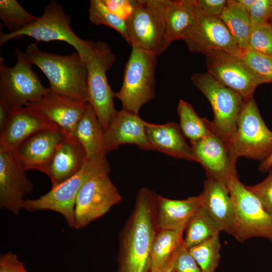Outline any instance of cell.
I'll return each instance as SVG.
<instances>
[{
	"mask_svg": "<svg viewBox=\"0 0 272 272\" xmlns=\"http://www.w3.org/2000/svg\"><path fill=\"white\" fill-rule=\"evenodd\" d=\"M158 195L141 188L134 209L119 234L117 272H150L157 223Z\"/></svg>",
	"mask_w": 272,
	"mask_h": 272,
	"instance_id": "6da1fadb",
	"label": "cell"
},
{
	"mask_svg": "<svg viewBox=\"0 0 272 272\" xmlns=\"http://www.w3.org/2000/svg\"><path fill=\"white\" fill-rule=\"evenodd\" d=\"M25 53L47 77L51 89L88 102L86 64L77 52L64 55L53 54L42 51L37 43H32Z\"/></svg>",
	"mask_w": 272,
	"mask_h": 272,
	"instance_id": "7a4b0ae2",
	"label": "cell"
},
{
	"mask_svg": "<svg viewBox=\"0 0 272 272\" xmlns=\"http://www.w3.org/2000/svg\"><path fill=\"white\" fill-rule=\"evenodd\" d=\"M157 57L151 52L131 45L122 86L114 93L122 109L139 113L142 107L154 98Z\"/></svg>",
	"mask_w": 272,
	"mask_h": 272,
	"instance_id": "3957f363",
	"label": "cell"
},
{
	"mask_svg": "<svg viewBox=\"0 0 272 272\" xmlns=\"http://www.w3.org/2000/svg\"><path fill=\"white\" fill-rule=\"evenodd\" d=\"M228 150L235 165L241 157L262 162L272 154V131L263 121L253 97L244 100L236 131L228 144Z\"/></svg>",
	"mask_w": 272,
	"mask_h": 272,
	"instance_id": "277c9868",
	"label": "cell"
},
{
	"mask_svg": "<svg viewBox=\"0 0 272 272\" xmlns=\"http://www.w3.org/2000/svg\"><path fill=\"white\" fill-rule=\"evenodd\" d=\"M227 186L233 208L229 234L240 242L253 237L272 241V218L259 199L238 177H232Z\"/></svg>",
	"mask_w": 272,
	"mask_h": 272,
	"instance_id": "5b68a950",
	"label": "cell"
},
{
	"mask_svg": "<svg viewBox=\"0 0 272 272\" xmlns=\"http://www.w3.org/2000/svg\"><path fill=\"white\" fill-rule=\"evenodd\" d=\"M116 57L107 43L93 42L85 60L87 71V102L94 110L104 130L108 128L116 112L114 93L109 86L106 73Z\"/></svg>",
	"mask_w": 272,
	"mask_h": 272,
	"instance_id": "8992f818",
	"label": "cell"
},
{
	"mask_svg": "<svg viewBox=\"0 0 272 272\" xmlns=\"http://www.w3.org/2000/svg\"><path fill=\"white\" fill-rule=\"evenodd\" d=\"M22 36H27L38 41H64L73 46L85 61L93 42L79 37L71 27V18L63 7L55 1L46 6L42 15L34 23L18 32L0 33V45Z\"/></svg>",
	"mask_w": 272,
	"mask_h": 272,
	"instance_id": "52a82bcc",
	"label": "cell"
},
{
	"mask_svg": "<svg viewBox=\"0 0 272 272\" xmlns=\"http://www.w3.org/2000/svg\"><path fill=\"white\" fill-rule=\"evenodd\" d=\"M165 0H137L126 21L128 43L158 56L171 45L166 37Z\"/></svg>",
	"mask_w": 272,
	"mask_h": 272,
	"instance_id": "ba28073f",
	"label": "cell"
},
{
	"mask_svg": "<svg viewBox=\"0 0 272 272\" xmlns=\"http://www.w3.org/2000/svg\"><path fill=\"white\" fill-rule=\"evenodd\" d=\"M109 172L107 160L100 162L87 161L78 172L52 187L45 194L36 199H25L23 209L29 212H55L64 218L70 228H74L75 203L80 190L91 178Z\"/></svg>",
	"mask_w": 272,
	"mask_h": 272,
	"instance_id": "9c48e42d",
	"label": "cell"
},
{
	"mask_svg": "<svg viewBox=\"0 0 272 272\" xmlns=\"http://www.w3.org/2000/svg\"><path fill=\"white\" fill-rule=\"evenodd\" d=\"M191 80L209 101L214 113L213 129L228 146L236 133L244 98L208 72L194 73Z\"/></svg>",
	"mask_w": 272,
	"mask_h": 272,
	"instance_id": "30bf717a",
	"label": "cell"
},
{
	"mask_svg": "<svg viewBox=\"0 0 272 272\" xmlns=\"http://www.w3.org/2000/svg\"><path fill=\"white\" fill-rule=\"evenodd\" d=\"M17 61L13 67L0 59V102L11 109L25 106L39 100L48 91L33 71V64L25 52L16 49Z\"/></svg>",
	"mask_w": 272,
	"mask_h": 272,
	"instance_id": "8fae6325",
	"label": "cell"
},
{
	"mask_svg": "<svg viewBox=\"0 0 272 272\" xmlns=\"http://www.w3.org/2000/svg\"><path fill=\"white\" fill-rule=\"evenodd\" d=\"M207 72L244 99L253 97L256 88L266 83L241 56L219 49L206 52Z\"/></svg>",
	"mask_w": 272,
	"mask_h": 272,
	"instance_id": "7c38bea8",
	"label": "cell"
},
{
	"mask_svg": "<svg viewBox=\"0 0 272 272\" xmlns=\"http://www.w3.org/2000/svg\"><path fill=\"white\" fill-rule=\"evenodd\" d=\"M122 197L109 177L99 175L86 182L80 190L75 203L74 226L80 229L107 213Z\"/></svg>",
	"mask_w": 272,
	"mask_h": 272,
	"instance_id": "4fadbf2b",
	"label": "cell"
},
{
	"mask_svg": "<svg viewBox=\"0 0 272 272\" xmlns=\"http://www.w3.org/2000/svg\"><path fill=\"white\" fill-rule=\"evenodd\" d=\"M185 1L194 11L196 18L193 27L183 39L189 51L204 54L210 50L219 49L241 56L243 51L219 17L205 14L195 0Z\"/></svg>",
	"mask_w": 272,
	"mask_h": 272,
	"instance_id": "5bb4252c",
	"label": "cell"
},
{
	"mask_svg": "<svg viewBox=\"0 0 272 272\" xmlns=\"http://www.w3.org/2000/svg\"><path fill=\"white\" fill-rule=\"evenodd\" d=\"M13 151L0 148V207L14 215L23 209L24 196L33 185Z\"/></svg>",
	"mask_w": 272,
	"mask_h": 272,
	"instance_id": "9a60e30c",
	"label": "cell"
},
{
	"mask_svg": "<svg viewBox=\"0 0 272 272\" xmlns=\"http://www.w3.org/2000/svg\"><path fill=\"white\" fill-rule=\"evenodd\" d=\"M67 135L59 127L42 129L25 140L13 152L26 171L37 170L46 174L56 148Z\"/></svg>",
	"mask_w": 272,
	"mask_h": 272,
	"instance_id": "2e32d148",
	"label": "cell"
},
{
	"mask_svg": "<svg viewBox=\"0 0 272 272\" xmlns=\"http://www.w3.org/2000/svg\"><path fill=\"white\" fill-rule=\"evenodd\" d=\"M87 105V102L61 94L49 87L42 97L25 106L40 113L67 135H72Z\"/></svg>",
	"mask_w": 272,
	"mask_h": 272,
	"instance_id": "e0dca14e",
	"label": "cell"
},
{
	"mask_svg": "<svg viewBox=\"0 0 272 272\" xmlns=\"http://www.w3.org/2000/svg\"><path fill=\"white\" fill-rule=\"evenodd\" d=\"M197 160L206 171L207 178L228 184L238 177L235 165L231 162L227 144L213 130L205 138L190 144Z\"/></svg>",
	"mask_w": 272,
	"mask_h": 272,
	"instance_id": "ac0fdd59",
	"label": "cell"
},
{
	"mask_svg": "<svg viewBox=\"0 0 272 272\" xmlns=\"http://www.w3.org/2000/svg\"><path fill=\"white\" fill-rule=\"evenodd\" d=\"M145 123L139 113L124 109L116 111L108 128L104 131L107 154L124 144L134 145L146 151L152 150L148 139Z\"/></svg>",
	"mask_w": 272,
	"mask_h": 272,
	"instance_id": "d6986e66",
	"label": "cell"
},
{
	"mask_svg": "<svg viewBox=\"0 0 272 272\" xmlns=\"http://www.w3.org/2000/svg\"><path fill=\"white\" fill-rule=\"evenodd\" d=\"M57 125L37 111L26 106L12 109L8 120L0 131V148L12 151L33 133Z\"/></svg>",
	"mask_w": 272,
	"mask_h": 272,
	"instance_id": "ffe728a7",
	"label": "cell"
},
{
	"mask_svg": "<svg viewBox=\"0 0 272 272\" xmlns=\"http://www.w3.org/2000/svg\"><path fill=\"white\" fill-rule=\"evenodd\" d=\"M148 139L153 151L177 159L197 162L191 146L186 142L179 124L174 122L156 124L146 121Z\"/></svg>",
	"mask_w": 272,
	"mask_h": 272,
	"instance_id": "44dd1931",
	"label": "cell"
},
{
	"mask_svg": "<svg viewBox=\"0 0 272 272\" xmlns=\"http://www.w3.org/2000/svg\"><path fill=\"white\" fill-rule=\"evenodd\" d=\"M86 161L81 145L72 135H67L56 148L46 173L52 187L74 175Z\"/></svg>",
	"mask_w": 272,
	"mask_h": 272,
	"instance_id": "7402d4cb",
	"label": "cell"
},
{
	"mask_svg": "<svg viewBox=\"0 0 272 272\" xmlns=\"http://www.w3.org/2000/svg\"><path fill=\"white\" fill-rule=\"evenodd\" d=\"M201 207L217 224L221 231L229 234L233 208L228 186L215 180L207 178L204 182Z\"/></svg>",
	"mask_w": 272,
	"mask_h": 272,
	"instance_id": "603a6c76",
	"label": "cell"
},
{
	"mask_svg": "<svg viewBox=\"0 0 272 272\" xmlns=\"http://www.w3.org/2000/svg\"><path fill=\"white\" fill-rule=\"evenodd\" d=\"M72 135L82 146L87 161L100 162L107 160L104 130L89 103H88L87 108Z\"/></svg>",
	"mask_w": 272,
	"mask_h": 272,
	"instance_id": "cb8c5ba5",
	"label": "cell"
},
{
	"mask_svg": "<svg viewBox=\"0 0 272 272\" xmlns=\"http://www.w3.org/2000/svg\"><path fill=\"white\" fill-rule=\"evenodd\" d=\"M200 194L176 200L157 196V223L160 230L185 228L190 218L200 207Z\"/></svg>",
	"mask_w": 272,
	"mask_h": 272,
	"instance_id": "d4e9b609",
	"label": "cell"
},
{
	"mask_svg": "<svg viewBox=\"0 0 272 272\" xmlns=\"http://www.w3.org/2000/svg\"><path fill=\"white\" fill-rule=\"evenodd\" d=\"M165 23L167 38L170 44L184 39L193 27L195 15L185 0H165Z\"/></svg>",
	"mask_w": 272,
	"mask_h": 272,
	"instance_id": "484cf974",
	"label": "cell"
},
{
	"mask_svg": "<svg viewBox=\"0 0 272 272\" xmlns=\"http://www.w3.org/2000/svg\"><path fill=\"white\" fill-rule=\"evenodd\" d=\"M185 228L160 230L154 239L150 272H160L183 244Z\"/></svg>",
	"mask_w": 272,
	"mask_h": 272,
	"instance_id": "4316f807",
	"label": "cell"
},
{
	"mask_svg": "<svg viewBox=\"0 0 272 272\" xmlns=\"http://www.w3.org/2000/svg\"><path fill=\"white\" fill-rule=\"evenodd\" d=\"M219 18L226 25L238 47L242 51L248 49L251 27L249 12L236 0H229Z\"/></svg>",
	"mask_w": 272,
	"mask_h": 272,
	"instance_id": "83f0119b",
	"label": "cell"
},
{
	"mask_svg": "<svg viewBox=\"0 0 272 272\" xmlns=\"http://www.w3.org/2000/svg\"><path fill=\"white\" fill-rule=\"evenodd\" d=\"M221 230L200 206L187 223L183 245L187 249L219 235Z\"/></svg>",
	"mask_w": 272,
	"mask_h": 272,
	"instance_id": "f1b7e54d",
	"label": "cell"
},
{
	"mask_svg": "<svg viewBox=\"0 0 272 272\" xmlns=\"http://www.w3.org/2000/svg\"><path fill=\"white\" fill-rule=\"evenodd\" d=\"M177 113L180 128L190 144L205 138L213 131L211 121L200 117L189 103L180 100Z\"/></svg>",
	"mask_w": 272,
	"mask_h": 272,
	"instance_id": "f546056e",
	"label": "cell"
},
{
	"mask_svg": "<svg viewBox=\"0 0 272 272\" xmlns=\"http://www.w3.org/2000/svg\"><path fill=\"white\" fill-rule=\"evenodd\" d=\"M0 19L10 33L22 30L37 21L16 0L0 1Z\"/></svg>",
	"mask_w": 272,
	"mask_h": 272,
	"instance_id": "4dcf8cb0",
	"label": "cell"
},
{
	"mask_svg": "<svg viewBox=\"0 0 272 272\" xmlns=\"http://www.w3.org/2000/svg\"><path fill=\"white\" fill-rule=\"evenodd\" d=\"M219 235L188 249L202 272H215L221 257Z\"/></svg>",
	"mask_w": 272,
	"mask_h": 272,
	"instance_id": "1f68e13d",
	"label": "cell"
},
{
	"mask_svg": "<svg viewBox=\"0 0 272 272\" xmlns=\"http://www.w3.org/2000/svg\"><path fill=\"white\" fill-rule=\"evenodd\" d=\"M90 21L95 25L109 26L117 32L128 43L126 21L112 14L102 0H91L89 9Z\"/></svg>",
	"mask_w": 272,
	"mask_h": 272,
	"instance_id": "d6a6232c",
	"label": "cell"
},
{
	"mask_svg": "<svg viewBox=\"0 0 272 272\" xmlns=\"http://www.w3.org/2000/svg\"><path fill=\"white\" fill-rule=\"evenodd\" d=\"M248 49L272 56V24L267 22L251 27Z\"/></svg>",
	"mask_w": 272,
	"mask_h": 272,
	"instance_id": "836d02e7",
	"label": "cell"
},
{
	"mask_svg": "<svg viewBox=\"0 0 272 272\" xmlns=\"http://www.w3.org/2000/svg\"><path fill=\"white\" fill-rule=\"evenodd\" d=\"M241 57L266 83H272V56L247 49L243 51Z\"/></svg>",
	"mask_w": 272,
	"mask_h": 272,
	"instance_id": "e575fe53",
	"label": "cell"
},
{
	"mask_svg": "<svg viewBox=\"0 0 272 272\" xmlns=\"http://www.w3.org/2000/svg\"><path fill=\"white\" fill-rule=\"evenodd\" d=\"M266 178L253 186H246L260 201L265 210L272 208V167Z\"/></svg>",
	"mask_w": 272,
	"mask_h": 272,
	"instance_id": "d590c367",
	"label": "cell"
},
{
	"mask_svg": "<svg viewBox=\"0 0 272 272\" xmlns=\"http://www.w3.org/2000/svg\"><path fill=\"white\" fill-rule=\"evenodd\" d=\"M272 14V0H255L249 15L251 26L267 22Z\"/></svg>",
	"mask_w": 272,
	"mask_h": 272,
	"instance_id": "8d00e7d4",
	"label": "cell"
},
{
	"mask_svg": "<svg viewBox=\"0 0 272 272\" xmlns=\"http://www.w3.org/2000/svg\"><path fill=\"white\" fill-rule=\"evenodd\" d=\"M173 269L176 272H202L183 244L176 253Z\"/></svg>",
	"mask_w": 272,
	"mask_h": 272,
	"instance_id": "74e56055",
	"label": "cell"
},
{
	"mask_svg": "<svg viewBox=\"0 0 272 272\" xmlns=\"http://www.w3.org/2000/svg\"><path fill=\"white\" fill-rule=\"evenodd\" d=\"M107 9L118 18L125 21L133 10L134 0H102Z\"/></svg>",
	"mask_w": 272,
	"mask_h": 272,
	"instance_id": "f35d334b",
	"label": "cell"
},
{
	"mask_svg": "<svg viewBox=\"0 0 272 272\" xmlns=\"http://www.w3.org/2000/svg\"><path fill=\"white\" fill-rule=\"evenodd\" d=\"M0 272H28L15 253L9 251L0 256Z\"/></svg>",
	"mask_w": 272,
	"mask_h": 272,
	"instance_id": "ab89813d",
	"label": "cell"
},
{
	"mask_svg": "<svg viewBox=\"0 0 272 272\" xmlns=\"http://www.w3.org/2000/svg\"><path fill=\"white\" fill-rule=\"evenodd\" d=\"M198 7L207 15L219 17L226 5V0H195Z\"/></svg>",
	"mask_w": 272,
	"mask_h": 272,
	"instance_id": "60d3db41",
	"label": "cell"
},
{
	"mask_svg": "<svg viewBox=\"0 0 272 272\" xmlns=\"http://www.w3.org/2000/svg\"><path fill=\"white\" fill-rule=\"evenodd\" d=\"M11 108L0 102V131L3 129L9 117Z\"/></svg>",
	"mask_w": 272,
	"mask_h": 272,
	"instance_id": "b9f144b4",
	"label": "cell"
},
{
	"mask_svg": "<svg viewBox=\"0 0 272 272\" xmlns=\"http://www.w3.org/2000/svg\"><path fill=\"white\" fill-rule=\"evenodd\" d=\"M272 167V154L266 159L262 161L258 167V169L262 172L269 170Z\"/></svg>",
	"mask_w": 272,
	"mask_h": 272,
	"instance_id": "7bdbcfd3",
	"label": "cell"
},
{
	"mask_svg": "<svg viewBox=\"0 0 272 272\" xmlns=\"http://www.w3.org/2000/svg\"><path fill=\"white\" fill-rule=\"evenodd\" d=\"M237 3L248 12L255 0H236Z\"/></svg>",
	"mask_w": 272,
	"mask_h": 272,
	"instance_id": "ee69618b",
	"label": "cell"
},
{
	"mask_svg": "<svg viewBox=\"0 0 272 272\" xmlns=\"http://www.w3.org/2000/svg\"><path fill=\"white\" fill-rule=\"evenodd\" d=\"M176 252L173 256V257L170 260V261L166 264V265L163 268V269L160 272H171V271L173 269V261H174Z\"/></svg>",
	"mask_w": 272,
	"mask_h": 272,
	"instance_id": "f6af8a7d",
	"label": "cell"
},
{
	"mask_svg": "<svg viewBox=\"0 0 272 272\" xmlns=\"http://www.w3.org/2000/svg\"><path fill=\"white\" fill-rule=\"evenodd\" d=\"M265 211L268 213V214L272 218V208L265 210Z\"/></svg>",
	"mask_w": 272,
	"mask_h": 272,
	"instance_id": "bcb514c9",
	"label": "cell"
},
{
	"mask_svg": "<svg viewBox=\"0 0 272 272\" xmlns=\"http://www.w3.org/2000/svg\"><path fill=\"white\" fill-rule=\"evenodd\" d=\"M270 20H271V24H272V14H271V17H270Z\"/></svg>",
	"mask_w": 272,
	"mask_h": 272,
	"instance_id": "7dc6e473",
	"label": "cell"
},
{
	"mask_svg": "<svg viewBox=\"0 0 272 272\" xmlns=\"http://www.w3.org/2000/svg\"><path fill=\"white\" fill-rule=\"evenodd\" d=\"M171 272H176V271H174L173 269H172V270L171 271Z\"/></svg>",
	"mask_w": 272,
	"mask_h": 272,
	"instance_id": "c3c4849f",
	"label": "cell"
}]
</instances>
